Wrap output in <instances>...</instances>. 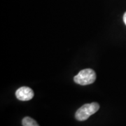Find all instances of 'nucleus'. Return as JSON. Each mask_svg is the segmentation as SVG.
<instances>
[{
  "mask_svg": "<svg viewBox=\"0 0 126 126\" xmlns=\"http://www.w3.org/2000/svg\"><path fill=\"white\" fill-rule=\"evenodd\" d=\"M99 109V104L97 102L86 104L77 110L75 113V118L79 121H84L90 117L91 115L97 112Z\"/></svg>",
  "mask_w": 126,
  "mask_h": 126,
  "instance_id": "1",
  "label": "nucleus"
},
{
  "mask_svg": "<svg viewBox=\"0 0 126 126\" xmlns=\"http://www.w3.org/2000/svg\"><path fill=\"white\" fill-rule=\"evenodd\" d=\"M96 80V74L92 69H84L79 72L74 77V81L77 84L81 86H87L93 83Z\"/></svg>",
  "mask_w": 126,
  "mask_h": 126,
  "instance_id": "2",
  "label": "nucleus"
},
{
  "mask_svg": "<svg viewBox=\"0 0 126 126\" xmlns=\"http://www.w3.org/2000/svg\"><path fill=\"white\" fill-rule=\"evenodd\" d=\"M16 96L19 100L21 101H29L33 98L34 97V92L30 88L23 86L16 92Z\"/></svg>",
  "mask_w": 126,
  "mask_h": 126,
  "instance_id": "3",
  "label": "nucleus"
},
{
  "mask_svg": "<svg viewBox=\"0 0 126 126\" xmlns=\"http://www.w3.org/2000/svg\"><path fill=\"white\" fill-rule=\"evenodd\" d=\"M23 126H39L35 120L30 117H25L22 121Z\"/></svg>",
  "mask_w": 126,
  "mask_h": 126,
  "instance_id": "4",
  "label": "nucleus"
},
{
  "mask_svg": "<svg viewBox=\"0 0 126 126\" xmlns=\"http://www.w3.org/2000/svg\"><path fill=\"white\" fill-rule=\"evenodd\" d=\"M123 21H124V23L126 24V12L123 15Z\"/></svg>",
  "mask_w": 126,
  "mask_h": 126,
  "instance_id": "5",
  "label": "nucleus"
}]
</instances>
